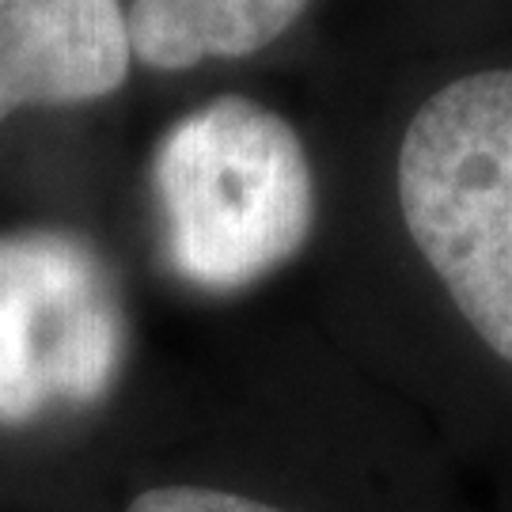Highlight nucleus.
Instances as JSON below:
<instances>
[{
	"mask_svg": "<svg viewBox=\"0 0 512 512\" xmlns=\"http://www.w3.org/2000/svg\"><path fill=\"white\" fill-rule=\"evenodd\" d=\"M395 186L425 266L467 327L512 365V69L463 73L421 99Z\"/></svg>",
	"mask_w": 512,
	"mask_h": 512,
	"instance_id": "1",
	"label": "nucleus"
},
{
	"mask_svg": "<svg viewBox=\"0 0 512 512\" xmlns=\"http://www.w3.org/2000/svg\"><path fill=\"white\" fill-rule=\"evenodd\" d=\"M152 183L179 274L205 289H243L308 243L315 179L277 110L220 95L179 118L156 152Z\"/></svg>",
	"mask_w": 512,
	"mask_h": 512,
	"instance_id": "2",
	"label": "nucleus"
},
{
	"mask_svg": "<svg viewBox=\"0 0 512 512\" xmlns=\"http://www.w3.org/2000/svg\"><path fill=\"white\" fill-rule=\"evenodd\" d=\"M133 65L122 0H0V122L107 99Z\"/></svg>",
	"mask_w": 512,
	"mask_h": 512,
	"instance_id": "3",
	"label": "nucleus"
},
{
	"mask_svg": "<svg viewBox=\"0 0 512 512\" xmlns=\"http://www.w3.org/2000/svg\"><path fill=\"white\" fill-rule=\"evenodd\" d=\"M126 512H285L281 505L258 501L251 494L220 490V486H194V482H171V486H148L129 501Z\"/></svg>",
	"mask_w": 512,
	"mask_h": 512,
	"instance_id": "5",
	"label": "nucleus"
},
{
	"mask_svg": "<svg viewBox=\"0 0 512 512\" xmlns=\"http://www.w3.org/2000/svg\"><path fill=\"white\" fill-rule=\"evenodd\" d=\"M311 0H133L126 8L133 57L160 73L202 61L251 57L308 12Z\"/></svg>",
	"mask_w": 512,
	"mask_h": 512,
	"instance_id": "4",
	"label": "nucleus"
}]
</instances>
